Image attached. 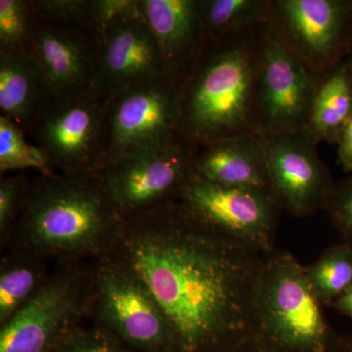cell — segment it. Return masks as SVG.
I'll return each mask as SVG.
<instances>
[{
    "instance_id": "cell-1",
    "label": "cell",
    "mask_w": 352,
    "mask_h": 352,
    "mask_svg": "<svg viewBox=\"0 0 352 352\" xmlns=\"http://www.w3.org/2000/svg\"><path fill=\"white\" fill-rule=\"evenodd\" d=\"M108 254L151 292L177 352H221L252 333L264 254L206 226L178 201L124 220Z\"/></svg>"
},
{
    "instance_id": "cell-2",
    "label": "cell",
    "mask_w": 352,
    "mask_h": 352,
    "mask_svg": "<svg viewBox=\"0 0 352 352\" xmlns=\"http://www.w3.org/2000/svg\"><path fill=\"white\" fill-rule=\"evenodd\" d=\"M124 221L98 173H39L1 247L55 263L94 261L111 251Z\"/></svg>"
},
{
    "instance_id": "cell-3",
    "label": "cell",
    "mask_w": 352,
    "mask_h": 352,
    "mask_svg": "<svg viewBox=\"0 0 352 352\" xmlns=\"http://www.w3.org/2000/svg\"><path fill=\"white\" fill-rule=\"evenodd\" d=\"M270 22L244 36L208 41L183 80L180 135L192 147L198 150L241 132H258L256 85Z\"/></svg>"
},
{
    "instance_id": "cell-4",
    "label": "cell",
    "mask_w": 352,
    "mask_h": 352,
    "mask_svg": "<svg viewBox=\"0 0 352 352\" xmlns=\"http://www.w3.org/2000/svg\"><path fill=\"white\" fill-rule=\"evenodd\" d=\"M305 267L286 252L264 256L252 333L276 352H332L340 336L324 314Z\"/></svg>"
},
{
    "instance_id": "cell-5",
    "label": "cell",
    "mask_w": 352,
    "mask_h": 352,
    "mask_svg": "<svg viewBox=\"0 0 352 352\" xmlns=\"http://www.w3.org/2000/svg\"><path fill=\"white\" fill-rule=\"evenodd\" d=\"M94 302V263H55L36 295L0 327V352H50L92 321Z\"/></svg>"
},
{
    "instance_id": "cell-6",
    "label": "cell",
    "mask_w": 352,
    "mask_h": 352,
    "mask_svg": "<svg viewBox=\"0 0 352 352\" xmlns=\"http://www.w3.org/2000/svg\"><path fill=\"white\" fill-rule=\"evenodd\" d=\"M92 263V323L139 352H177L170 324L140 277L110 254Z\"/></svg>"
},
{
    "instance_id": "cell-7",
    "label": "cell",
    "mask_w": 352,
    "mask_h": 352,
    "mask_svg": "<svg viewBox=\"0 0 352 352\" xmlns=\"http://www.w3.org/2000/svg\"><path fill=\"white\" fill-rule=\"evenodd\" d=\"M197 149L183 139L164 147L132 153L95 173L124 220L179 201L193 175Z\"/></svg>"
},
{
    "instance_id": "cell-8",
    "label": "cell",
    "mask_w": 352,
    "mask_h": 352,
    "mask_svg": "<svg viewBox=\"0 0 352 352\" xmlns=\"http://www.w3.org/2000/svg\"><path fill=\"white\" fill-rule=\"evenodd\" d=\"M180 87L175 78L164 76L109 102L99 168L132 153L164 147L182 139Z\"/></svg>"
},
{
    "instance_id": "cell-9",
    "label": "cell",
    "mask_w": 352,
    "mask_h": 352,
    "mask_svg": "<svg viewBox=\"0 0 352 352\" xmlns=\"http://www.w3.org/2000/svg\"><path fill=\"white\" fill-rule=\"evenodd\" d=\"M270 22L316 82L349 57L352 0H271Z\"/></svg>"
},
{
    "instance_id": "cell-10",
    "label": "cell",
    "mask_w": 352,
    "mask_h": 352,
    "mask_svg": "<svg viewBox=\"0 0 352 352\" xmlns=\"http://www.w3.org/2000/svg\"><path fill=\"white\" fill-rule=\"evenodd\" d=\"M105 132V105L89 91L45 100L30 135L53 170L95 173L103 157Z\"/></svg>"
},
{
    "instance_id": "cell-11",
    "label": "cell",
    "mask_w": 352,
    "mask_h": 352,
    "mask_svg": "<svg viewBox=\"0 0 352 352\" xmlns=\"http://www.w3.org/2000/svg\"><path fill=\"white\" fill-rule=\"evenodd\" d=\"M178 203L194 219L226 237L264 256L275 251L282 208L271 191L221 186L193 173Z\"/></svg>"
},
{
    "instance_id": "cell-12",
    "label": "cell",
    "mask_w": 352,
    "mask_h": 352,
    "mask_svg": "<svg viewBox=\"0 0 352 352\" xmlns=\"http://www.w3.org/2000/svg\"><path fill=\"white\" fill-rule=\"evenodd\" d=\"M316 85L270 22L264 34L256 85L258 133L265 138L305 132Z\"/></svg>"
},
{
    "instance_id": "cell-13",
    "label": "cell",
    "mask_w": 352,
    "mask_h": 352,
    "mask_svg": "<svg viewBox=\"0 0 352 352\" xmlns=\"http://www.w3.org/2000/svg\"><path fill=\"white\" fill-rule=\"evenodd\" d=\"M100 50L101 34L92 25L36 15L32 53L43 73L45 100L92 91Z\"/></svg>"
},
{
    "instance_id": "cell-14",
    "label": "cell",
    "mask_w": 352,
    "mask_h": 352,
    "mask_svg": "<svg viewBox=\"0 0 352 352\" xmlns=\"http://www.w3.org/2000/svg\"><path fill=\"white\" fill-rule=\"evenodd\" d=\"M268 173L273 195L296 217L326 210L336 182L305 132L265 138Z\"/></svg>"
},
{
    "instance_id": "cell-15",
    "label": "cell",
    "mask_w": 352,
    "mask_h": 352,
    "mask_svg": "<svg viewBox=\"0 0 352 352\" xmlns=\"http://www.w3.org/2000/svg\"><path fill=\"white\" fill-rule=\"evenodd\" d=\"M164 76L166 74L161 50L143 16L102 32L92 91L104 105L131 88Z\"/></svg>"
},
{
    "instance_id": "cell-16",
    "label": "cell",
    "mask_w": 352,
    "mask_h": 352,
    "mask_svg": "<svg viewBox=\"0 0 352 352\" xmlns=\"http://www.w3.org/2000/svg\"><path fill=\"white\" fill-rule=\"evenodd\" d=\"M140 10L159 44L166 76L182 85L208 41L198 0H140Z\"/></svg>"
},
{
    "instance_id": "cell-17",
    "label": "cell",
    "mask_w": 352,
    "mask_h": 352,
    "mask_svg": "<svg viewBox=\"0 0 352 352\" xmlns=\"http://www.w3.org/2000/svg\"><path fill=\"white\" fill-rule=\"evenodd\" d=\"M193 173L221 186L272 192L265 139L258 132H241L197 150Z\"/></svg>"
},
{
    "instance_id": "cell-18",
    "label": "cell",
    "mask_w": 352,
    "mask_h": 352,
    "mask_svg": "<svg viewBox=\"0 0 352 352\" xmlns=\"http://www.w3.org/2000/svg\"><path fill=\"white\" fill-rule=\"evenodd\" d=\"M45 99L43 73L34 55L0 52L1 116L31 134Z\"/></svg>"
},
{
    "instance_id": "cell-19",
    "label": "cell",
    "mask_w": 352,
    "mask_h": 352,
    "mask_svg": "<svg viewBox=\"0 0 352 352\" xmlns=\"http://www.w3.org/2000/svg\"><path fill=\"white\" fill-rule=\"evenodd\" d=\"M352 118V59L346 57L315 88L305 133L317 144H336Z\"/></svg>"
},
{
    "instance_id": "cell-20",
    "label": "cell",
    "mask_w": 352,
    "mask_h": 352,
    "mask_svg": "<svg viewBox=\"0 0 352 352\" xmlns=\"http://www.w3.org/2000/svg\"><path fill=\"white\" fill-rule=\"evenodd\" d=\"M48 261L23 250H6L0 261V327L15 316L47 281Z\"/></svg>"
},
{
    "instance_id": "cell-21",
    "label": "cell",
    "mask_w": 352,
    "mask_h": 352,
    "mask_svg": "<svg viewBox=\"0 0 352 352\" xmlns=\"http://www.w3.org/2000/svg\"><path fill=\"white\" fill-rule=\"evenodd\" d=\"M198 6L208 41L244 36L271 17V0H198Z\"/></svg>"
},
{
    "instance_id": "cell-22",
    "label": "cell",
    "mask_w": 352,
    "mask_h": 352,
    "mask_svg": "<svg viewBox=\"0 0 352 352\" xmlns=\"http://www.w3.org/2000/svg\"><path fill=\"white\" fill-rule=\"evenodd\" d=\"M305 272L317 298L331 307L352 286L351 248L344 243L328 248Z\"/></svg>"
},
{
    "instance_id": "cell-23",
    "label": "cell",
    "mask_w": 352,
    "mask_h": 352,
    "mask_svg": "<svg viewBox=\"0 0 352 352\" xmlns=\"http://www.w3.org/2000/svg\"><path fill=\"white\" fill-rule=\"evenodd\" d=\"M25 133L12 120L0 115V173L36 170L41 175L54 173L41 148L30 144Z\"/></svg>"
},
{
    "instance_id": "cell-24",
    "label": "cell",
    "mask_w": 352,
    "mask_h": 352,
    "mask_svg": "<svg viewBox=\"0 0 352 352\" xmlns=\"http://www.w3.org/2000/svg\"><path fill=\"white\" fill-rule=\"evenodd\" d=\"M34 24L31 0H0V52L34 54Z\"/></svg>"
},
{
    "instance_id": "cell-25",
    "label": "cell",
    "mask_w": 352,
    "mask_h": 352,
    "mask_svg": "<svg viewBox=\"0 0 352 352\" xmlns=\"http://www.w3.org/2000/svg\"><path fill=\"white\" fill-rule=\"evenodd\" d=\"M50 352H139L105 329L91 323L65 338Z\"/></svg>"
},
{
    "instance_id": "cell-26",
    "label": "cell",
    "mask_w": 352,
    "mask_h": 352,
    "mask_svg": "<svg viewBox=\"0 0 352 352\" xmlns=\"http://www.w3.org/2000/svg\"><path fill=\"white\" fill-rule=\"evenodd\" d=\"M32 180L25 173L0 177V242L6 239L29 197Z\"/></svg>"
},
{
    "instance_id": "cell-27",
    "label": "cell",
    "mask_w": 352,
    "mask_h": 352,
    "mask_svg": "<svg viewBox=\"0 0 352 352\" xmlns=\"http://www.w3.org/2000/svg\"><path fill=\"white\" fill-rule=\"evenodd\" d=\"M31 3L39 18L78 22L94 27L92 0H31Z\"/></svg>"
},
{
    "instance_id": "cell-28",
    "label": "cell",
    "mask_w": 352,
    "mask_h": 352,
    "mask_svg": "<svg viewBox=\"0 0 352 352\" xmlns=\"http://www.w3.org/2000/svg\"><path fill=\"white\" fill-rule=\"evenodd\" d=\"M139 16H142L140 0H92V22L100 34Z\"/></svg>"
},
{
    "instance_id": "cell-29",
    "label": "cell",
    "mask_w": 352,
    "mask_h": 352,
    "mask_svg": "<svg viewBox=\"0 0 352 352\" xmlns=\"http://www.w3.org/2000/svg\"><path fill=\"white\" fill-rule=\"evenodd\" d=\"M326 212L342 235L344 244L352 249V175L336 183Z\"/></svg>"
},
{
    "instance_id": "cell-30",
    "label": "cell",
    "mask_w": 352,
    "mask_h": 352,
    "mask_svg": "<svg viewBox=\"0 0 352 352\" xmlns=\"http://www.w3.org/2000/svg\"><path fill=\"white\" fill-rule=\"evenodd\" d=\"M338 160L342 170L352 173V118L344 127L336 144Z\"/></svg>"
},
{
    "instance_id": "cell-31",
    "label": "cell",
    "mask_w": 352,
    "mask_h": 352,
    "mask_svg": "<svg viewBox=\"0 0 352 352\" xmlns=\"http://www.w3.org/2000/svg\"><path fill=\"white\" fill-rule=\"evenodd\" d=\"M221 352H276L266 346L263 340H259L254 333L241 340L237 344H233L226 351Z\"/></svg>"
},
{
    "instance_id": "cell-32",
    "label": "cell",
    "mask_w": 352,
    "mask_h": 352,
    "mask_svg": "<svg viewBox=\"0 0 352 352\" xmlns=\"http://www.w3.org/2000/svg\"><path fill=\"white\" fill-rule=\"evenodd\" d=\"M331 307L337 310L340 314L346 315L352 319V286L347 289L344 295L340 296L339 298L333 302Z\"/></svg>"
},
{
    "instance_id": "cell-33",
    "label": "cell",
    "mask_w": 352,
    "mask_h": 352,
    "mask_svg": "<svg viewBox=\"0 0 352 352\" xmlns=\"http://www.w3.org/2000/svg\"><path fill=\"white\" fill-rule=\"evenodd\" d=\"M332 352H352V336L349 338H340V342Z\"/></svg>"
},
{
    "instance_id": "cell-34",
    "label": "cell",
    "mask_w": 352,
    "mask_h": 352,
    "mask_svg": "<svg viewBox=\"0 0 352 352\" xmlns=\"http://www.w3.org/2000/svg\"><path fill=\"white\" fill-rule=\"evenodd\" d=\"M349 57H351L352 59V43H351V51H349Z\"/></svg>"
}]
</instances>
